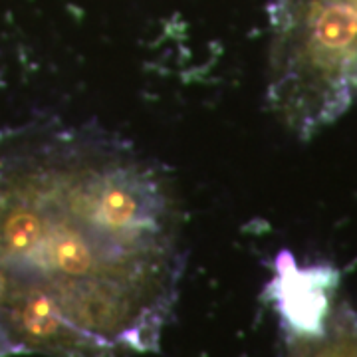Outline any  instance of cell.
Masks as SVG:
<instances>
[{"label": "cell", "instance_id": "1", "mask_svg": "<svg viewBox=\"0 0 357 357\" xmlns=\"http://www.w3.org/2000/svg\"><path fill=\"white\" fill-rule=\"evenodd\" d=\"M0 173V262L10 290L62 310L91 357L157 340L181 266V211L163 169L84 128L42 129Z\"/></svg>", "mask_w": 357, "mask_h": 357}, {"label": "cell", "instance_id": "2", "mask_svg": "<svg viewBox=\"0 0 357 357\" xmlns=\"http://www.w3.org/2000/svg\"><path fill=\"white\" fill-rule=\"evenodd\" d=\"M328 284L330 274L326 270H298L292 262L280 268V276L274 284L276 298L286 321L298 333L307 337L324 333Z\"/></svg>", "mask_w": 357, "mask_h": 357}, {"label": "cell", "instance_id": "3", "mask_svg": "<svg viewBox=\"0 0 357 357\" xmlns=\"http://www.w3.org/2000/svg\"><path fill=\"white\" fill-rule=\"evenodd\" d=\"M318 344L306 347L300 357H357V335L347 332H335L330 337L319 335Z\"/></svg>", "mask_w": 357, "mask_h": 357}]
</instances>
